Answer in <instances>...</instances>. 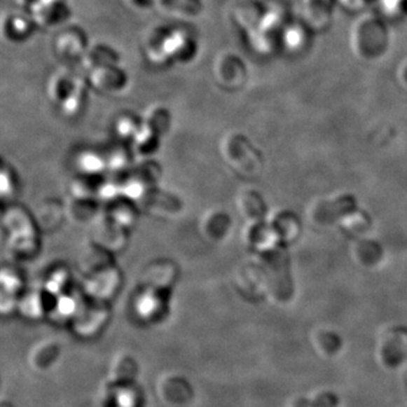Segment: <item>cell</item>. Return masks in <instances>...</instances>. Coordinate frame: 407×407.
Returning a JSON list of instances; mask_svg holds the SVG:
<instances>
[{
	"instance_id": "ffe728a7",
	"label": "cell",
	"mask_w": 407,
	"mask_h": 407,
	"mask_svg": "<svg viewBox=\"0 0 407 407\" xmlns=\"http://www.w3.org/2000/svg\"><path fill=\"white\" fill-rule=\"evenodd\" d=\"M99 179L77 174L68 184V196L74 200H97Z\"/></svg>"
},
{
	"instance_id": "ac0fdd59",
	"label": "cell",
	"mask_w": 407,
	"mask_h": 407,
	"mask_svg": "<svg viewBox=\"0 0 407 407\" xmlns=\"http://www.w3.org/2000/svg\"><path fill=\"white\" fill-rule=\"evenodd\" d=\"M50 296L44 292L42 289H29L22 293L18 299V308L22 311V314L31 318H38L43 314L46 309L47 300L46 298Z\"/></svg>"
},
{
	"instance_id": "6da1fadb",
	"label": "cell",
	"mask_w": 407,
	"mask_h": 407,
	"mask_svg": "<svg viewBox=\"0 0 407 407\" xmlns=\"http://www.w3.org/2000/svg\"><path fill=\"white\" fill-rule=\"evenodd\" d=\"M123 273L117 265H112L106 270L84 276L82 283L83 296L92 301L106 303L123 287Z\"/></svg>"
},
{
	"instance_id": "30bf717a",
	"label": "cell",
	"mask_w": 407,
	"mask_h": 407,
	"mask_svg": "<svg viewBox=\"0 0 407 407\" xmlns=\"http://www.w3.org/2000/svg\"><path fill=\"white\" fill-rule=\"evenodd\" d=\"M230 226H231V220L229 215L222 211L212 209L202 215L198 230H200V235L206 241L216 243L222 241L228 235Z\"/></svg>"
},
{
	"instance_id": "9a60e30c",
	"label": "cell",
	"mask_w": 407,
	"mask_h": 407,
	"mask_svg": "<svg viewBox=\"0 0 407 407\" xmlns=\"http://www.w3.org/2000/svg\"><path fill=\"white\" fill-rule=\"evenodd\" d=\"M74 165L78 171V174L91 178L99 179L103 173L108 171L104 154L91 149H86L77 153Z\"/></svg>"
},
{
	"instance_id": "8fae6325",
	"label": "cell",
	"mask_w": 407,
	"mask_h": 407,
	"mask_svg": "<svg viewBox=\"0 0 407 407\" xmlns=\"http://www.w3.org/2000/svg\"><path fill=\"white\" fill-rule=\"evenodd\" d=\"M167 293L153 287H142L134 298V308L144 319H152L167 305Z\"/></svg>"
},
{
	"instance_id": "5bb4252c",
	"label": "cell",
	"mask_w": 407,
	"mask_h": 407,
	"mask_svg": "<svg viewBox=\"0 0 407 407\" xmlns=\"http://www.w3.org/2000/svg\"><path fill=\"white\" fill-rule=\"evenodd\" d=\"M106 169L112 174H128L135 165V153L123 144L113 145L106 151Z\"/></svg>"
},
{
	"instance_id": "7402d4cb",
	"label": "cell",
	"mask_w": 407,
	"mask_h": 407,
	"mask_svg": "<svg viewBox=\"0 0 407 407\" xmlns=\"http://www.w3.org/2000/svg\"><path fill=\"white\" fill-rule=\"evenodd\" d=\"M132 172L141 177L145 181L149 182L151 186H158V182L162 176V169L156 161H152L151 158H142L141 162L135 163L132 167Z\"/></svg>"
},
{
	"instance_id": "44dd1931",
	"label": "cell",
	"mask_w": 407,
	"mask_h": 407,
	"mask_svg": "<svg viewBox=\"0 0 407 407\" xmlns=\"http://www.w3.org/2000/svg\"><path fill=\"white\" fill-rule=\"evenodd\" d=\"M123 198L121 181L117 179H100L97 184V200L101 206L111 205L112 202H117Z\"/></svg>"
},
{
	"instance_id": "277c9868",
	"label": "cell",
	"mask_w": 407,
	"mask_h": 407,
	"mask_svg": "<svg viewBox=\"0 0 407 407\" xmlns=\"http://www.w3.org/2000/svg\"><path fill=\"white\" fill-rule=\"evenodd\" d=\"M179 277V267L167 258H158L144 268L141 275L142 287H153L169 292L176 285Z\"/></svg>"
},
{
	"instance_id": "52a82bcc",
	"label": "cell",
	"mask_w": 407,
	"mask_h": 407,
	"mask_svg": "<svg viewBox=\"0 0 407 407\" xmlns=\"http://www.w3.org/2000/svg\"><path fill=\"white\" fill-rule=\"evenodd\" d=\"M40 230L18 232L6 235V249L13 259L27 261L36 257L40 251Z\"/></svg>"
},
{
	"instance_id": "d4e9b609",
	"label": "cell",
	"mask_w": 407,
	"mask_h": 407,
	"mask_svg": "<svg viewBox=\"0 0 407 407\" xmlns=\"http://www.w3.org/2000/svg\"><path fill=\"white\" fill-rule=\"evenodd\" d=\"M144 123L154 130L158 135L162 136L170 128V117L163 109H156L151 112Z\"/></svg>"
},
{
	"instance_id": "8992f818",
	"label": "cell",
	"mask_w": 407,
	"mask_h": 407,
	"mask_svg": "<svg viewBox=\"0 0 407 407\" xmlns=\"http://www.w3.org/2000/svg\"><path fill=\"white\" fill-rule=\"evenodd\" d=\"M113 256L112 252L90 241L77 256V268L83 276L91 275L115 265Z\"/></svg>"
},
{
	"instance_id": "d6986e66",
	"label": "cell",
	"mask_w": 407,
	"mask_h": 407,
	"mask_svg": "<svg viewBox=\"0 0 407 407\" xmlns=\"http://www.w3.org/2000/svg\"><path fill=\"white\" fill-rule=\"evenodd\" d=\"M160 137L161 136L158 135L154 130L143 123L141 129L130 142L135 156H141L142 158H150L160 146Z\"/></svg>"
},
{
	"instance_id": "603a6c76",
	"label": "cell",
	"mask_w": 407,
	"mask_h": 407,
	"mask_svg": "<svg viewBox=\"0 0 407 407\" xmlns=\"http://www.w3.org/2000/svg\"><path fill=\"white\" fill-rule=\"evenodd\" d=\"M143 123L138 121L134 116H123L116 121L115 130L118 137L123 142H132Z\"/></svg>"
},
{
	"instance_id": "484cf974",
	"label": "cell",
	"mask_w": 407,
	"mask_h": 407,
	"mask_svg": "<svg viewBox=\"0 0 407 407\" xmlns=\"http://www.w3.org/2000/svg\"><path fill=\"white\" fill-rule=\"evenodd\" d=\"M240 200L243 212L247 215L256 217L261 214V204L255 193H243Z\"/></svg>"
},
{
	"instance_id": "e0dca14e",
	"label": "cell",
	"mask_w": 407,
	"mask_h": 407,
	"mask_svg": "<svg viewBox=\"0 0 407 407\" xmlns=\"http://www.w3.org/2000/svg\"><path fill=\"white\" fill-rule=\"evenodd\" d=\"M0 296H12L20 299L25 290V282L22 270L13 264H4L0 270Z\"/></svg>"
},
{
	"instance_id": "9c48e42d",
	"label": "cell",
	"mask_w": 407,
	"mask_h": 407,
	"mask_svg": "<svg viewBox=\"0 0 407 407\" xmlns=\"http://www.w3.org/2000/svg\"><path fill=\"white\" fill-rule=\"evenodd\" d=\"M66 219L78 226H92L102 215L101 205L97 200H74L68 197L64 202Z\"/></svg>"
},
{
	"instance_id": "ba28073f",
	"label": "cell",
	"mask_w": 407,
	"mask_h": 407,
	"mask_svg": "<svg viewBox=\"0 0 407 407\" xmlns=\"http://www.w3.org/2000/svg\"><path fill=\"white\" fill-rule=\"evenodd\" d=\"M33 215L40 231H57L66 219L64 202L58 198H46L39 202Z\"/></svg>"
},
{
	"instance_id": "3957f363",
	"label": "cell",
	"mask_w": 407,
	"mask_h": 407,
	"mask_svg": "<svg viewBox=\"0 0 407 407\" xmlns=\"http://www.w3.org/2000/svg\"><path fill=\"white\" fill-rule=\"evenodd\" d=\"M91 228V241L97 246L102 247L113 255L126 249L129 232L112 222L104 212Z\"/></svg>"
},
{
	"instance_id": "cb8c5ba5",
	"label": "cell",
	"mask_w": 407,
	"mask_h": 407,
	"mask_svg": "<svg viewBox=\"0 0 407 407\" xmlns=\"http://www.w3.org/2000/svg\"><path fill=\"white\" fill-rule=\"evenodd\" d=\"M18 193V178L11 165H4L0 173V193L4 200H12Z\"/></svg>"
},
{
	"instance_id": "7c38bea8",
	"label": "cell",
	"mask_w": 407,
	"mask_h": 407,
	"mask_svg": "<svg viewBox=\"0 0 407 407\" xmlns=\"http://www.w3.org/2000/svg\"><path fill=\"white\" fill-rule=\"evenodd\" d=\"M3 229L6 235L39 230L34 215L20 204H9L3 212Z\"/></svg>"
},
{
	"instance_id": "7a4b0ae2",
	"label": "cell",
	"mask_w": 407,
	"mask_h": 407,
	"mask_svg": "<svg viewBox=\"0 0 407 407\" xmlns=\"http://www.w3.org/2000/svg\"><path fill=\"white\" fill-rule=\"evenodd\" d=\"M221 154L228 165L246 174L257 171L258 156L255 150L240 136H230L220 145Z\"/></svg>"
},
{
	"instance_id": "2e32d148",
	"label": "cell",
	"mask_w": 407,
	"mask_h": 407,
	"mask_svg": "<svg viewBox=\"0 0 407 407\" xmlns=\"http://www.w3.org/2000/svg\"><path fill=\"white\" fill-rule=\"evenodd\" d=\"M73 274L66 265H56L48 270L42 282V290L51 298H56L71 290Z\"/></svg>"
},
{
	"instance_id": "4fadbf2b",
	"label": "cell",
	"mask_w": 407,
	"mask_h": 407,
	"mask_svg": "<svg viewBox=\"0 0 407 407\" xmlns=\"http://www.w3.org/2000/svg\"><path fill=\"white\" fill-rule=\"evenodd\" d=\"M139 212L141 209L137 204L126 198H120L109 205L104 213L112 222L129 232L137 224Z\"/></svg>"
},
{
	"instance_id": "5b68a950",
	"label": "cell",
	"mask_w": 407,
	"mask_h": 407,
	"mask_svg": "<svg viewBox=\"0 0 407 407\" xmlns=\"http://www.w3.org/2000/svg\"><path fill=\"white\" fill-rule=\"evenodd\" d=\"M138 207L158 219H173L180 215L184 205L177 195L156 186L151 189Z\"/></svg>"
}]
</instances>
